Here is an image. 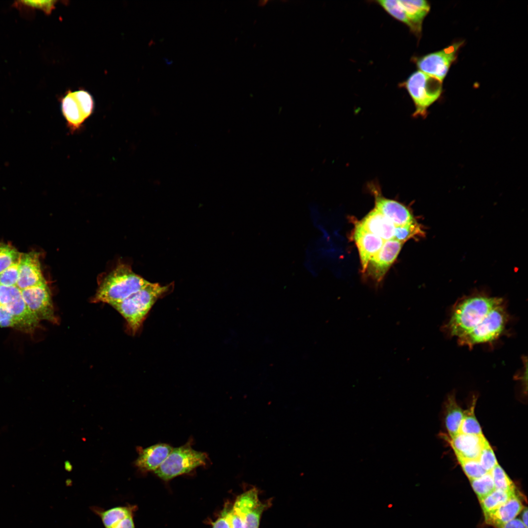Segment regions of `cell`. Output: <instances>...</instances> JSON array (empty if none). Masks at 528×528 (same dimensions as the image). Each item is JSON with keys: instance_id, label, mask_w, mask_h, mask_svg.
<instances>
[{"instance_id": "cell-1", "label": "cell", "mask_w": 528, "mask_h": 528, "mask_svg": "<svg viewBox=\"0 0 528 528\" xmlns=\"http://www.w3.org/2000/svg\"><path fill=\"white\" fill-rule=\"evenodd\" d=\"M502 298L477 291L460 298L453 306L444 331L458 340L470 338L484 332L492 324Z\"/></svg>"}, {"instance_id": "cell-2", "label": "cell", "mask_w": 528, "mask_h": 528, "mask_svg": "<svg viewBox=\"0 0 528 528\" xmlns=\"http://www.w3.org/2000/svg\"><path fill=\"white\" fill-rule=\"evenodd\" d=\"M150 282L134 273L130 266L121 264L101 282L92 300L111 306L143 288Z\"/></svg>"}, {"instance_id": "cell-3", "label": "cell", "mask_w": 528, "mask_h": 528, "mask_svg": "<svg viewBox=\"0 0 528 528\" xmlns=\"http://www.w3.org/2000/svg\"><path fill=\"white\" fill-rule=\"evenodd\" d=\"M171 286L150 282L123 301L111 306L125 319L128 329L135 334L142 326L156 301L168 292Z\"/></svg>"}, {"instance_id": "cell-4", "label": "cell", "mask_w": 528, "mask_h": 528, "mask_svg": "<svg viewBox=\"0 0 528 528\" xmlns=\"http://www.w3.org/2000/svg\"><path fill=\"white\" fill-rule=\"evenodd\" d=\"M442 81L420 70L414 72L408 78L403 86L407 90L415 105L414 117L425 118L427 117L428 108L441 94Z\"/></svg>"}, {"instance_id": "cell-5", "label": "cell", "mask_w": 528, "mask_h": 528, "mask_svg": "<svg viewBox=\"0 0 528 528\" xmlns=\"http://www.w3.org/2000/svg\"><path fill=\"white\" fill-rule=\"evenodd\" d=\"M190 443L173 448L154 473L161 479L167 481L188 473L198 467L206 465L208 460L207 454L195 450Z\"/></svg>"}, {"instance_id": "cell-6", "label": "cell", "mask_w": 528, "mask_h": 528, "mask_svg": "<svg viewBox=\"0 0 528 528\" xmlns=\"http://www.w3.org/2000/svg\"><path fill=\"white\" fill-rule=\"evenodd\" d=\"M94 100L85 90H68L61 100V110L71 133L78 131L93 113Z\"/></svg>"}, {"instance_id": "cell-7", "label": "cell", "mask_w": 528, "mask_h": 528, "mask_svg": "<svg viewBox=\"0 0 528 528\" xmlns=\"http://www.w3.org/2000/svg\"><path fill=\"white\" fill-rule=\"evenodd\" d=\"M0 307L7 310L18 322L22 331L31 333L39 327V321L28 308L16 286L0 285Z\"/></svg>"}, {"instance_id": "cell-8", "label": "cell", "mask_w": 528, "mask_h": 528, "mask_svg": "<svg viewBox=\"0 0 528 528\" xmlns=\"http://www.w3.org/2000/svg\"><path fill=\"white\" fill-rule=\"evenodd\" d=\"M21 292L28 308L39 321L57 322L46 282L21 290Z\"/></svg>"}, {"instance_id": "cell-9", "label": "cell", "mask_w": 528, "mask_h": 528, "mask_svg": "<svg viewBox=\"0 0 528 528\" xmlns=\"http://www.w3.org/2000/svg\"><path fill=\"white\" fill-rule=\"evenodd\" d=\"M368 191L373 195L376 210L395 226L404 225L415 220L409 209L401 203L384 197L379 183L375 180L367 184Z\"/></svg>"}, {"instance_id": "cell-10", "label": "cell", "mask_w": 528, "mask_h": 528, "mask_svg": "<svg viewBox=\"0 0 528 528\" xmlns=\"http://www.w3.org/2000/svg\"><path fill=\"white\" fill-rule=\"evenodd\" d=\"M462 44L456 43L440 51L418 58L416 62L418 67L420 71L442 81L451 64L456 59Z\"/></svg>"}, {"instance_id": "cell-11", "label": "cell", "mask_w": 528, "mask_h": 528, "mask_svg": "<svg viewBox=\"0 0 528 528\" xmlns=\"http://www.w3.org/2000/svg\"><path fill=\"white\" fill-rule=\"evenodd\" d=\"M403 243L391 239L385 241L380 249L369 262L368 274L376 282H380L394 263Z\"/></svg>"}, {"instance_id": "cell-12", "label": "cell", "mask_w": 528, "mask_h": 528, "mask_svg": "<svg viewBox=\"0 0 528 528\" xmlns=\"http://www.w3.org/2000/svg\"><path fill=\"white\" fill-rule=\"evenodd\" d=\"M234 506L242 520V528H258L260 518L265 507L258 499V490L254 487L239 496Z\"/></svg>"}, {"instance_id": "cell-13", "label": "cell", "mask_w": 528, "mask_h": 528, "mask_svg": "<svg viewBox=\"0 0 528 528\" xmlns=\"http://www.w3.org/2000/svg\"><path fill=\"white\" fill-rule=\"evenodd\" d=\"M45 282H46L41 271L39 253L32 251L21 254L16 286L22 290Z\"/></svg>"}, {"instance_id": "cell-14", "label": "cell", "mask_w": 528, "mask_h": 528, "mask_svg": "<svg viewBox=\"0 0 528 528\" xmlns=\"http://www.w3.org/2000/svg\"><path fill=\"white\" fill-rule=\"evenodd\" d=\"M353 238L358 248L362 271L365 272L370 260L380 250L385 241L364 229L356 222Z\"/></svg>"}, {"instance_id": "cell-15", "label": "cell", "mask_w": 528, "mask_h": 528, "mask_svg": "<svg viewBox=\"0 0 528 528\" xmlns=\"http://www.w3.org/2000/svg\"><path fill=\"white\" fill-rule=\"evenodd\" d=\"M487 441L483 435L458 433L448 441L456 457L478 460L481 450Z\"/></svg>"}, {"instance_id": "cell-16", "label": "cell", "mask_w": 528, "mask_h": 528, "mask_svg": "<svg viewBox=\"0 0 528 528\" xmlns=\"http://www.w3.org/2000/svg\"><path fill=\"white\" fill-rule=\"evenodd\" d=\"M173 447L159 443L142 449L135 461V465L144 471L154 472L164 462Z\"/></svg>"}, {"instance_id": "cell-17", "label": "cell", "mask_w": 528, "mask_h": 528, "mask_svg": "<svg viewBox=\"0 0 528 528\" xmlns=\"http://www.w3.org/2000/svg\"><path fill=\"white\" fill-rule=\"evenodd\" d=\"M133 509L131 506H119L106 510L97 509L95 512L105 528H135Z\"/></svg>"}, {"instance_id": "cell-18", "label": "cell", "mask_w": 528, "mask_h": 528, "mask_svg": "<svg viewBox=\"0 0 528 528\" xmlns=\"http://www.w3.org/2000/svg\"><path fill=\"white\" fill-rule=\"evenodd\" d=\"M525 507L518 495L514 496L494 511L484 515L485 522L495 528H502L516 518Z\"/></svg>"}, {"instance_id": "cell-19", "label": "cell", "mask_w": 528, "mask_h": 528, "mask_svg": "<svg viewBox=\"0 0 528 528\" xmlns=\"http://www.w3.org/2000/svg\"><path fill=\"white\" fill-rule=\"evenodd\" d=\"M359 223L366 231L385 241L394 239L396 226L375 208Z\"/></svg>"}, {"instance_id": "cell-20", "label": "cell", "mask_w": 528, "mask_h": 528, "mask_svg": "<svg viewBox=\"0 0 528 528\" xmlns=\"http://www.w3.org/2000/svg\"><path fill=\"white\" fill-rule=\"evenodd\" d=\"M398 1L406 16L408 26L416 35H419L423 20L430 10L429 4L424 0Z\"/></svg>"}, {"instance_id": "cell-21", "label": "cell", "mask_w": 528, "mask_h": 528, "mask_svg": "<svg viewBox=\"0 0 528 528\" xmlns=\"http://www.w3.org/2000/svg\"><path fill=\"white\" fill-rule=\"evenodd\" d=\"M445 411L446 427L449 437L452 438L458 433L463 416V411L457 403L455 394L448 396Z\"/></svg>"}, {"instance_id": "cell-22", "label": "cell", "mask_w": 528, "mask_h": 528, "mask_svg": "<svg viewBox=\"0 0 528 528\" xmlns=\"http://www.w3.org/2000/svg\"><path fill=\"white\" fill-rule=\"evenodd\" d=\"M517 495H518L517 492H512L495 489L480 500L484 515L494 511Z\"/></svg>"}, {"instance_id": "cell-23", "label": "cell", "mask_w": 528, "mask_h": 528, "mask_svg": "<svg viewBox=\"0 0 528 528\" xmlns=\"http://www.w3.org/2000/svg\"><path fill=\"white\" fill-rule=\"evenodd\" d=\"M476 399V397H473L470 406L463 411V418L458 433L483 435L474 413Z\"/></svg>"}, {"instance_id": "cell-24", "label": "cell", "mask_w": 528, "mask_h": 528, "mask_svg": "<svg viewBox=\"0 0 528 528\" xmlns=\"http://www.w3.org/2000/svg\"><path fill=\"white\" fill-rule=\"evenodd\" d=\"M425 235L422 226L415 219L404 225L396 226L393 239L404 243L411 239L422 238Z\"/></svg>"}, {"instance_id": "cell-25", "label": "cell", "mask_w": 528, "mask_h": 528, "mask_svg": "<svg viewBox=\"0 0 528 528\" xmlns=\"http://www.w3.org/2000/svg\"><path fill=\"white\" fill-rule=\"evenodd\" d=\"M21 254L12 245L0 242V273L19 263Z\"/></svg>"}, {"instance_id": "cell-26", "label": "cell", "mask_w": 528, "mask_h": 528, "mask_svg": "<svg viewBox=\"0 0 528 528\" xmlns=\"http://www.w3.org/2000/svg\"><path fill=\"white\" fill-rule=\"evenodd\" d=\"M495 489L516 492L517 489L512 481L498 463L490 472Z\"/></svg>"}, {"instance_id": "cell-27", "label": "cell", "mask_w": 528, "mask_h": 528, "mask_svg": "<svg viewBox=\"0 0 528 528\" xmlns=\"http://www.w3.org/2000/svg\"><path fill=\"white\" fill-rule=\"evenodd\" d=\"M470 482L479 501L495 489L493 480L490 472H487L479 478L470 480Z\"/></svg>"}, {"instance_id": "cell-28", "label": "cell", "mask_w": 528, "mask_h": 528, "mask_svg": "<svg viewBox=\"0 0 528 528\" xmlns=\"http://www.w3.org/2000/svg\"><path fill=\"white\" fill-rule=\"evenodd\" d=\"M462 470L469 480L479 478L487 472L482 467L478 460L457 457Z\"/></svg>"}, {"instance_id": "cell-29", "label": "cell", "mask_w": 528, "mask_h": 528, "mask_svg": "<svg viewBox=\"0 0 528 528\" xmlns=\"http://www.w3.org/2000/svg\"><path fill=\"white\" fill-rule=\"evenodd\" d=\"M391 16L408 26V21L397 0H381L376 1Z\"/></svg>"}, {"instance_id": "cell-30", "label": "cell", "mask_w": 528, "mask_h": 528, "mask_svg": "<svg viewBox=\"0 0 528 528\" xmlns=\"http://www.w3.org/2000/svg\"><path fill=\"white\" fill-rule=\"evenodd\" d=\"M57 1L56 0H18L15 1L13 5L17 7H25L32 9H40L43 11L46 14H50L52 11L55 8V4Z\"/></svg>"}, {"instance_id": "cell-31", "label": "cell", "mask_w": 528, "mask_h": 528, "mask_svg": "<svg viewBox=\"0 0 528 528\" xmlns=\"http://www.w3.org/2000/svg\"><path fill=\"white\" fill-rule=\"evenodd\" d=\"M478 461L482 467L487 472H490L498 463L494 453L487 440L481 450Z\"/></svg>"}, {"instance_id": "cell-32", "label": "cell", "mask_w": 528, "mask_h": 528, "mask_svg": "<svg viewBox=\"0 0 528 528\" xmlns=\"http://www.w3.org/2000/svg\"><path fill=\"white\" fill-rule=\"evenodd\" d=\"M19 263L11 265L0 273V285L16 286L19 278Z\"/></svg>"}, {"instance_id": "cell-33", "label": "cell", "mask_w": 528, "mask_h": 528, "mask_svg": "<svg viewBox=\"0 0 528 528\" xmlns=\"http://www.w3.org/2000/svg\"><path fill=\"white\" fill-rule=\"evenodd\" d=\"M13 328L22 331L18 322L7 310L0 307V328Z\"/></svg>"}, {"instance_id": "cell-34", "label": "cell", "mask_w": 528, "mask_h": 528, "mask_svg": "<svg viewBox=\"0 0 528 528\" xmlns=\"http://www.w3.org/2000/svg\"><path fill=\"white\" fill-rule=\"evenodd\" d=\"M228 516L231 528H242V518L234 506L228 510Z\"/></svg>"}, {"instance_id": "cell-35", "label": "cell", "mask_w": 528, "mask_h": 528, "mask_svg": "<svg viewBox=\"0 0 528 528\" xmlns=\"http://www.w3.org/2000/svg\"><path fill=\"white\" fill-rule=\"evenodd\" d=\"M213 528H231L227 510H224L221 516L213 524Z\"/></svg>"}, {"instance_id": "cell-36", "label": "cell", "mask_w": 528, "mask_h": 528, "mask_svg": "<svg viewBox=\"0 0 528 528\" xmlns=\"http://www.w3.org/2000/svg\"><path fill=\"white\" fill-rule=\"evenodd\" d=\"M502 528H528L521 520L515 518L505 524Z\"/></svg>"}, {"instance_id": "cell-37", "label": "cell", "mask_w": 528, "mask_h": 528, "mask_svg": "<svg viewBox=\"0 0 528 528\" xmlns=\"http://www.w3.org/2000/svg\"><path fill=\"white\" fill-rule=\"evenodd\" d=\"M522 520L521 521L525 524V525L528 527V508L527 507H524L522 510Z\"/></svg>"}, {"instance_id": "cell-38", "label": "cell", "mask_w": 528, "mask_h": 528, "mask_svg": "<svg viewBox=\"0 0 528 528\" xmlns=\"http://www.w3.org/2000/svg\"><path fill=\"white\" fill-rule=\"evenodd\" d=\"M268 2V0H260L258 2V5L259 6H263L265 5L267 3V2Z\"/></svg>"}]
</instances>
